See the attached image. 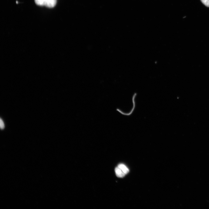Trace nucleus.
Returning <instances> with one entry per match:
<instances>
[{
	"label": "nucleus",
	"instance_id": "obj_5",
	"mask_svg": "<svg viewBox=\"0 0 209 209\" xmlns=\"http://www.w3.org/2000/svg\"><path fill=\"white\" fill-rule=\"evenodd\" d=\"M0 128L1 129H3L5 127L4 124L3 120L1 118H0Z\"/></svg>",
	"mask_w": 209,
	"mask_h": 209
},
{
	"label": "nucleus",
	"instance_id": "obj_1",
	"mask_svg": "<svg viewBox=\"0 0 209 209\" xmlns=\"http://www.w3.org/2000/svg\"><path fill=\"white\" fill-rule=\"evenodd\" d=\"M115 171L116 175L118 177H124L125 175L118 166L116 167Z\"/></svg>",
	"mask_w": 209,
	"mask_h": 209
},
{
	"label": "nucleus",
	"instance_id": "obj_4",
	"mask_svg": "<svg viewBox=\"0 0 209 209\" xmlns=\"http://www.w3.org/2000/svg\"><path fill=\"white\" fill-rule=\"evenodd\" d=\"M201 2L205 6L209 7V0H200Z\"/></svg>",
	"mask_w": 209,
	"mask_h": 209
},
{
	"label": "nucleus",
	"instance_id": "obj_2",
	"mask_svg": "<svg viewBox=\"0 0 209 209\" xmlns=\"http://www.w3.org/2000/svg\"><path fill=\"white\" fill-rule=\"evenodd\" d=\"M118 166L120 169L125 174H127L129 171V169L125 165L123 164H120L118 165Z\"/></svg>",
	"mask_w": 209,
	"mask_h": 209
},
{
	"label": "nucleus",
	"instance_id": "obj_3",
	"mask_svg": "<svg viewBox=\"0 0 209 209\" xmlns=\"http://www.w3.org/2000/svg\"><path fill=\"white\" fill-rule=\"evenodd\" d=\"M35 3L40 6H46L48 0H35Z\"/></svg>",
	"mask_w": 209,
	"mask_h": 209
}]
</instances>
